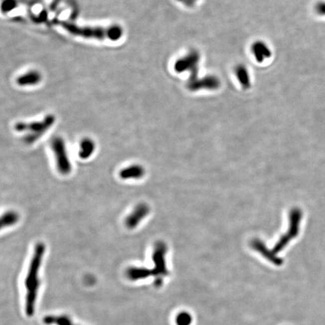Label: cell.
<instances>
[{
  "label": "cell",
  "instance_id": "6da1fadb",
  "mask_svg": "<svg viewBox=\"0 0 325 325\" xmlns=\"http://www.w3.org/2000/svg\"><path fill=\"white\" fill-rule=\"evenodd\" d=\"M45 252V245L43 243L37 244L25 279L26 289V313L28 316H32L35 311V301L40 286L39 270Z\"/></svg>",
  "mask_w": 325,
  "mask_h": 325
},
{
  "label": "cell",
  "instance_id": "7a4b0ae2",
  "mask_svg": "<svg viewBox=\"0 0 325 325\" xmlns=\"http://www.w3.org/2000/svg\"><path fill=\"white\" fill-rule=\"evenodd\" d=\"M302 211L301 209H297V208L292 209L290 214V229L288 230L287 233H285V235H283L279 239V242L276 244V246L271 251L269 250L264 246V244L260 240H255L252 242V248L259 252L264 258H267L273 264L280 265L282 263V260L276 257V255L286 247L292 239H295L298 236L299 233L300 224H301V221L302 219Z\"/></svg>",
  "mask_w": 325,
  "mask_h": 325
},
{
  "label": "cell",
  "instance_id": "3957f363",
  "mask_svg": "<svg viewBox=\"0 0 325 325\" xmlns=\"http://www.w3.org/2000/svg\"><path fill=\"white\" fill-rule=\"evenodd\" d=\"M55 24L61 26L72 35L95 39H109L117 41L123 35V29L121 26L113 25L106 26H78L75 23H69L64 20H55Z\"/></svg>",
  "mask_w": 325,
  "mask_h": 325
},
{
  "label": "cell",
  "instance_id": "277c9868",
  "mask_svg": "<svg viewBox=\"0 0 325 325\" xmlns=\"http://www.w3.org/2000/svg\"><path fill=\"white\" fill-rule=\"evenodd\" d=\"M55 122V117L52 115H47L43 120L33 121L30 123L19 122L16 124L14 129L17 132H28L25 137V141L32 143L42 137Z\"/></svg>",
  "mask_w": 325,
  "mask_h": 325
},
{
  "label": "cell",
  "instance_id": "5b68a950",
  "mask_svg": "<svg viewBox=\"0 0 325 325\" xmlns=\"http://www.w3.org/2000/svg\"><path fill=\"white\" fill-rule=\"evenodd\" d=\"M166 248L163 243L158 244L155 248L153 255L154 264L155 267L152 269V276L156 278L155 283L157 286H159L160 281H162V278L167 276L168 270L166 269L165 255H166Z\"/></svg>",
  "mask_w": 325,
  "mask_h": 325
},
{
  "label": "cell",
  "instance_id": "8992f818",
  "mask_svg": "<svg viewBox=\"0 0 325 325\" xmlns=\"http://www.w3.org/2000/svg\"><path fill=\"white\" fill-rule=\"evenodd\" d=\"M53 152L55 154L56 162L59 172L62 174H68L71 171V164L68 158L67 152L64 142L61 138H55L53 140Z\"/></svg>",
  "mask_w": 325,
  "mask_h": 325
},
{
  "label": "cell",
  "instance_id": "52a82bcc",
  "mask_svg": "<svg viewBox=\"0 0 325 325\" xmlns=\"http://www.w3.org/2000/svg\"><path fill=\"white\" fill-rule=\"evenodd\" d=\"M149 209L146 205L140 204L134 209V210L128 215L126 219V224L129 228L137 227L142 220L146 218L149 213Z\"/></svg>",
  "mask_w": 325,
  "mask_h": 325
},
{
  "label": "cell",
  "instance_id": "ba28073f",
  "mask_svg": "<svg viewBox=\"0 0 325 325\" xmlns=\"http://www.w3.org/2000/svg\"><path fill=\"white\" fill-rule=\"evenodd\" d=\"M199 57L198 53L196 51L188 54V55L185 56L183 58L180 59L175 64V70L178 72H182L183 71L188 69L189 68L196 66L198 61H199Z\"/></svg>",
  "mask_w": 325,
  "mask_h": 325
},
{
  "label": "cell",
  "instance_id": "9c48e42d",
  "mask_svg": "<svg viewBox=\"0 0 325 325\" xmlns=\"http://www.w3.org/2000/svg\"><path fill=\"white\" fill-rule=\"evenodd\" d=\"M42 81V75L37 71H30L20 75L16 79V83L20 86H32Z\"/></svg>",
  "mask_w": 325,
  "mask_h": 325
},
{
  "label": "cell",
  "instance_id": "30bf717a",
  "mask_svg": "<svg viewBox=\"0 0 325 325\" xmlns=\"http://www.w3.org/2000/svg\"><path fill=\"white\" fill-rule=\"evenodd\" d=\"M145 170L140 165H132L128 166L120 172V175L123 179H137L144 175Z\"/></svg>",
  "mask_w": 325,
  "mask_h": 325
},
{
  "label": "cell",
  "instance_id": "8fae6325",
  "mask_svg": "<svg viewBox=\"0 0 325 325\" xmlns=\"http://www.w3.org/2000/svg\"><path fill=\"white\" fill-rule=\"evenodd\" d=\"M252 53L257 61L262 63L264 59L269 58L271 55L270 49L266 44L262 42H257L252 47Z\"/></svg>",
  "mask_w": 325,
  "mask_h": 325
},
{
  "label": "cell",
  "instance_id": "7c38bea8",
  "mask_svg": "<svg viewBox=\"0 0 325 325\" xmlns=\"http://www.w3.org/2000/svg\"><path fill=\"white\" fill-rule=\"evenodd\" d=\"M152 276V270L143 267H131L127 271V276L131 281L141 280Z\"/></svg>",
  "mask_w": 325,
  "mask_h": 325
},
{
  "label": "cell",
  "instance_id": "4fadbf2b",
  "mask_svg": "<svg viewBox=\"0 0 325 325\" xmlns=\"http://www.w3.org/2000/svg\"><path fill=\"white\" fill-rule=\"evenodd\" d=\"M43 322L48 325H77L66 316H48L44 318Z\"/></svg>",
  "mask_w": 325,
  "mask_h": 325
},
{
  "label": "cell",
  "instance_id": "5bb4252c",
  "mask_svg": "<svg viewBox=\"0 0 325 325\" xmlns=\"http://www.w3.org/2000/svg\"><path fill=\"white\" fill-rule=\"evenodd\" d=\"M94 149H95V145H94V142L89 139H85L81 141V145H80V158H83V159L89 158L94 152Z\"/></svg>",
  "mask_w": 325,
  "mask_h": 325
},
{
  "label": "cell",
  "instance_id": "9a60e30c",
  "mask_svg": "<svg viewBox=\"0 0 325 325\" xmlns=\"http://www.w3.org/2000/svg\"><path fill=\"white\" fill-rule=\"evenodd\" d=\"M236 72L238 79L240 81L242 86L246 88H249L250 86V79L246 68L242 65H239L236 67Z\"/></svg>",
  "mask_w": 325,
  "mask_h": 325
},
{
  "label": "cell",
  "instance_id": "2e32d148",
  "mask_svg": "<svg viewBox=\"0 0 325 325\" xmlns=\"http://www.w3.org/2000/svg\"><path fill=\"white\" fill-rule=\"evenodd\" d=\"M18 220L17 214L15 212H8L5 213L2 218V226L3 227H8L15 224Z\"/></svg>",
  "mask_w": 325,
  "mask_h": 325
},
{
  "label": "cell",
  "instance_id": "e0dca14e",
  "mask_svg": "<svg viewBox=\"0 0 325 325\" xmlns=\"http://www.w3.org/2000/svg\"><path fill=\"white\" fill-rule=\"evenodd\" d=\"M191 322V316L187 313H181L177 316V325H190Z\"/></svg>",
  "mask_w": 325,
  "mask_h": 325
},
{
  "label": "cell",
  "instance_id": "ac0fdd59",
  "mask_svg": "<svg viewBox=\"0 0 325 325\" xmlns=\"http://www.w3.org/2000/svg\"><path fill=\"white\" fill-rule=\"evenodd\" d=\"M316 11L320 15H325V2H321L316 5Z\"/></svg>",
  "mask_w": 325,
  "mask_h": 325
},
{
  "label": "cell",
  "instance_id": "d6986e66",
  "mask_svg": "<svg viewBox=\"0 0 325 325\" xmlns=\"http://www.w3.org/2000/svg\"><path fill=\"white\" fill-rule=\"evenodd\" d=\"M178 1L182 2L184 5H193V3H194L195 2H196V0H178Z\"/></svg>",
  "mask_w": 325,
  "mask_h": 325
}]
</instances>
